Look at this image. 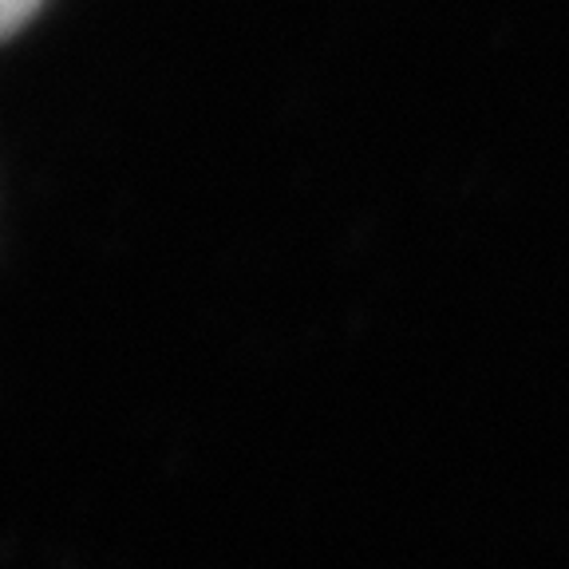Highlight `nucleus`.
Returning a JSON list of instances; mask_svg holds the SVG:
<instances>
[{
    "label": "nucleus",
    "mask_w": 569,
    "mask_h": 569,
    "mask_svg": "<svg viewBox=\"0 0 569 569\" xmlns=\"http://www.w3.org/2000/svg\"><path fill=\"white\" fill-rule=\"evenodd\" d=\"M40 9H44V0H0V44L12 40L24 24H32Z\"/></svg>",
    "instance_id": "f257e3e1"
}]
</instances>
